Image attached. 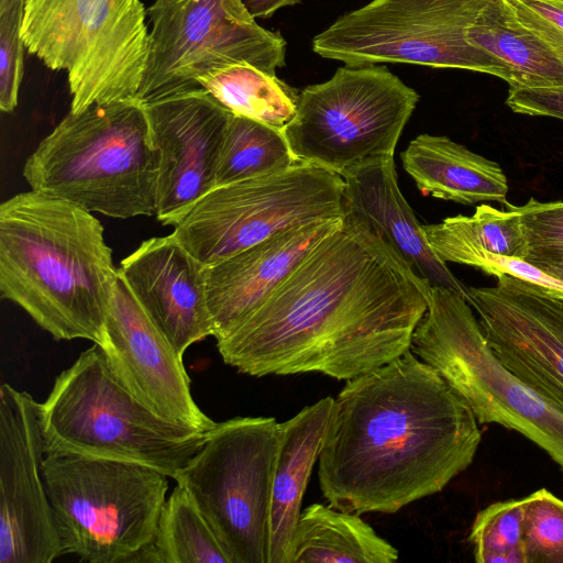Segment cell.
<instances>
[{
    "instance_id": "1",
    "label": "cell",
    "mask_w": 563,
    "mask_h": 563,
    "mask_svg": "<svg viewBox=\"0 0 563 563\" xmlns=\"http://www.w3.org/2000/svg\"><path fill=\"white\" fill-rule=\"evenodd\" d=\"M431 287L344 211L341 225L217 349L250 376L319 373L349 380L410 350Z\"/></svg>"
},
{
    "instance_id": "2",
    "label": "cell",
    "mask_w": 563,
    "mask_h": 563,
    "mask_svg": "<svg viewBox=\"0 0 563 563\" xmlns=\"http://www.w3.org/2000/svg\"><path fill=\"white\" fill-rule=\"evenodd\" d=\"M482 434L466 400L410 350L346 380L319 454L333 508L394 514L441 492L473 462Z\"/></svg>"
},
{
    "instance_id": "3",
    "label": "cell",
    "mask_w": 563,
    "mask_h": 563,
    "mask_svg": "<svg viewBox=\"0 0 563 563\" xmlns=\"http://www.w3.org/2000/svg\"><path fill=\"white\" fill-rule=\"evenodd\" d=\"M98 218L36 190L0 205V292L55 340L103 342L119 278Z\"/></svg>"
},
{
    "instance_id": "4",
    "label": "cell",
    "mask_w": 563,
    "mask_h": 563,
    "mask_svg": "<svg viewBox=\"0 0 563 563\" xmlns=\"http://www.w3.org/2000/svg\"><path fill=\"white\" fill-rule=\"evenodd\" d=\"M22 173L32 190L91 213L155 214L158 156L145 103L130 99L69 111L26 158Z\"/></svg>"
},
{
    "instance_id": "5",
    "label": "cell",
    "mask_w": 563,
    "mask_h": 563,
    "mask_svg": "<svg viewBox=\"0 0 563 563\" xmlns=\"http://www.w3.org/2000/svg\"><path fill=\"white\" fill-rule=\"evenodd\" d=\"M45 454L134 462L173 478L209 432L157 416L134 398L93 343L60 372L38 402Z\"/></svg>"
},
{
    "instance_id": "6",
    "label": "cell",
    "mask_w": 563,
    "mask_h": 563,
    "mask_svg": "<svg viewBox=\"0 0 563 563\" xmlns=\"http://www.w3.org/2000/svg\"><path fill=\"white\" fill-rule=\"evenodd\" d=\"M60 553L131 563L154 541L168 477L134 462L47 453L42 463Z\"/></svg>"
},
{
    "instance_id": "7",
    "label": "cell",
    "mask_w": 563,
    "mask_h": 563,
    "mask_svg": "<svg viewBox=\"0 0 563 563\" xmlns=\"http://www.w3.org/2000/svg\"><path fill=\"white\" fill-rule=\"evenodd\" d=\"M141 0H25L21 37L27 52L65 70L70 112L136 99L148 49Z\"/></svg>"
},
{
    "instance_id": "8",
    "label": "cell",
    "mask_w": 563,
    "mask_h": 563,
    "mask_svg": "<svg viewBox=\"0 0 563 563\" xmlns=\"http://www.w3.org/2000/svg\"><path fill=\"white\" fill-rule=\"evenodd\" d=\"M410 351L466 400L479 423H498L520 432L544 450L563 473V406L500 363L464 296L431 287Z\"/></svg>"
},
{
    "instance_id": "9",
    "label": "cell",
    "mask_w": 563,
    "mask_h": 563,
    "mask_svg": "<svg viewBox=\"0 0 563 563\" xmlns=\"http://www.w3.org/2000/svg\"><path fill=\"white\" fill-rule=\"evenodd\" d=\"M279 422L235 417L217 422L174 477L214 532L231 563H267Z\"/></svg>"
},
{
    "instance_id": "10",
    "label": "cell",
    "mask_w": 563,
    "mask_h": 563,
    "mask_svg": "<svg viewBox=\"0 0 563 563\" xmlns=\"http://www.w3.org/2000/svg\"><path fill=\"white\" fill-rule=\"evenodd\" d=\"M419 95L383 66L340 67L298 95L283 131L295 157L341 176L393 158Z\"/></svg>"
},
{
    "instance_id": "11",
    "label": "cell",
    "mask_w": 563,
    "mask_h": 563,
    "mask_svg": "<svg viewBox=\"0 0 563 563\" xmlns=\"http://www.w3.org/2000/svg\"><path fill=\"white\" fill-rule=\"evenodd\" d=\"M344 216V180L299 162L278 173L219 186L170 233L205 266L283 231Z\"/></svg>"
},
{
    "instance_id": "12",
    "label": "cell",
    "mask_w": 563,
    "mask_h": 563,
    "mask_svg": "<svg viewBox=\"0 0 563 563\" xmlns=\"http://www.w3.org/2000/svg\"><path fill=\"white\" fill-rule=\"evenodd\" d=\"M147 59L136 99L146 103L200 88L199 80L235 64L276 76L286 41L260 26L242 0H155Z\"/></svg>"
},
{
    "instance_id": "13",
    "label": "cell",
    "mask_w": 563,
    "mask_h": 563,
    "mask_svg": "<svg viewBox=\"0 0 563 563\" xmlns=\"http://www.w3.org/2000/svg\"><path fill=\"white\" fill-rule=\"evenodd\" d=\"M487 0H373L312 41L314 53L360 67L406 63L460 68L505 79L503 67L467 40Z\"/></svg>"
},
{
    "instance_id": "14",
    "label": "cell",
    "mask_w": 563,
    "mask_h": 563,
    "mask_svg": "<svg viewBox=\"0 0 563 563\" xmlns=\"http://www.w3.org/2000/svg\"><path fill=\"white\" fill-rule=\"evenodd\" d=\"M38 402L0 386V563H51L62 555L42 463Z\"/></svg>"
},
{
    "instance_id": "15",
    "label": "cell",
    "mask_w": 563,
    "mask_h": 563,
    "mask_svg": "<svg viewBox=\"0 0 563 563\" xmlns=\"http://www.w3.org/2000/svg\"><path fill=\"white\" fill-rule=\"evenodd\" d=\"M466 300L500 363L563 406V299L503 274Z\"/></svg>"
},
{
    "instance_id": "16",
    "label": "cell",
    "mask_w": 563,
    "mask_h": 563,
    "mask_svg": "<svg viewBox=\"0 0 563 563\" xmlns=\"http://www.w3.org/2000/svg\"><path fill=\"white\" fill-rule=\"evenodd\" d=\"M158 156L157 220L175 227L216 187V174L231 112L196 88L145 103Z\"/></svg>"
},
{
    "instance_id": "17",
    "label": "cell",
    "mask_w": 563,
    "mask_h": 563,
    "mask_svg": "<svg viewBox=\"0 0 563 563\" xmlns=\"http://www.w3.org/2000/svg\"><path fill=\"white\" fill-rule=\"evenodd\" d=\"M100 346L121 385L154 413L205 432L214 428L217 422L194 399L183 357L120 275Z\"/></svg>"
},
{
    "instance_id": "18",
    "label": "cell",
    "mask_w": 563,
    "mask_h": 563,
    "mask_svg": "<svg viewBox=\"0 0 563 563\" xmlns=\"http://www.w3.org/2000/svg\"><path fill=\"white\" fill-rule=\"evenodd\" d=\"M118 271L181 357L190 345L213 334L206 266L172 234L143 241Z\"/></svg>"
},
{
    "instance_id": "19",
    "label": "cell",
    "mask_w": 563,
    "mask_h": 563,
    "mask_svg": "<svg viewBox=\"0 0 563 563\" xmlns=\"http://www.w3.org/2000/svg\"><path fill=\"white\" fill-rule=\"evenodd\" d=\"M342 221L343 217L292 228L206 266L212 336L224 338L260 308Z\"/></svg>"
},
{
    "instance_id": "20",
    "label": "cell",
    "mask_w": 563,
    "mask_h": 563,
    "mask_svg": "<svg viewBox=\"0 0 563 563\" xmlns=\"http://www.w3.org/2000/svg\"><path fill=\"white\" fill-rule=\"evenodd\" d=\"M342 178L344 211L365 221L421 280L466 298L467 287L432 251L422 224L402 196L394 157L362 165Z\"/></svg>"
},
{
    "instance_id": "21",
    "label": "cell",
    "mask_w": 563,
    "mask_h": 563,
    "mask_svg": "<svg viewBox=\"0 0 563 563\" xmlns=\"http://www.w3.org/2000/svg\"><path fill=\"white\" fill-rule=\"evenodd\" d=\"M334 398L328 396L279 422L267 563H291L292 534L302 498L324 441Z\"/></svg>"
},
{
    "instance_id": "22",
    "label": "cell",
    "mask_w": 563,
    "mask_h": 563,
    "mask_svg": "<svg viewBox=\"0 0 563 563\" xmlns=\"http://www.w3.org/2000/svg\"><path fill=\"white\" fill-rule=\"evenodd\" d=\"M401 162L423 195L462 205L507 203L508 181L501 167L448 136H416L401 153Z\"/></svg>"
},
{
    "instance_id": "23",
    "label": "cell",
    "mask_w": 563,
    "mask_h": 563,
    "mask_svg": "<svg viewBox=\"0 0 563 563\" xmlns=\"http://www.w3.org/2000/svg\"><path fill=\"white\" fill-rule=\"evenodd\" d=\"M467 40L503 67L510 88L563 87V59L519 23L504 0L486 1Z\"/></svg>"
},
{
    "instance_id": "24",
    "label": "cell",
    "mask_w": 563,
    "mask_h": 563,
    "mask_svg": "<svg viewBox=\"0 0 563 563\" xmlns=\"http://www.w3.org/2000/svg\"><path fill=\"white\" fill-rule=\"evenodd\" d=\"M398 556L358 514L323 504L301 510L291 540V563H394Z\"/></svg>"
},
{
    "instance_id": "25",
    "label": "cell",
    "mask_w": 563,
    "mask_h": 563,
    "mask_svg": "<svg viewBox=\"0 0 563 563\" xmlns=\"http://www.w3.org/2000/svg\"><path fill=\"white\" fill-rule=\"evenodd\" d=\"M428 244L444 263L471 266L482 253H492L515 260H523L527 244L519 214L488 205L476 207L472 216H454L439 223L422 224Z\"/></svg>"
},
{
    "instance_id": "26",
    "label": "cell",
    "mask_w": 563,
    "mask_h": 563,
    "mask_svg": "<svg viewBox=\"0 0 563 563\" xmlns=\"http://www.w3.org/2000/svg\"><path fill=\"white\" fill-rule=\"evenodd\" d=\"M199 87L230 112L284 131L297 112L298 92L263 70L235 64L202 77Z\"/></svg>"
},
{
    "instance_id": "27",
    "label": "cell",
    "mask_w": 563,
    "mask_h": 563,
    "mask_svg": "<svg viewBox=\"0 0 563 563\" xmlns=\"http://www.w3.org/2000/svg\"><path fill=\"white\" fill-rule=\"evenodd\" d=\"M299 162L283 131L231 112L217 167L216 187L283 172Z\"/></svg>"
},
{
    "instance_id": "28",
    "label": "cell",
    "mask_w": 563,
    "mask_h": 563,
    "mask_svg": "<svg viewBox=\"0 0 563 563\" xmlns=\"http://www.w3.org/2000/svg\"><path fill=\"white\" fill-rule=\"evenodd\" d=\"M148 553L150 562L156 563H231L190 495L178 483L164 503Z\"/></svg>"
},
{
    "instance_id": "29",
    "label": "cell",
    "mask_w": 563,
    "mask_h": 563,
    "mask_svg": "<svg viewBox=\"0 0 563 563\" xmlns=\"http://www.w3.org/2000/svg\"><path fill=\"white\" fill-rule=\"evenodd\" d=\"M525 498L489 505L471 527L477 563H527L523 549Z\"/></svg>"
},
{
    "instance_id": "30",
    "label": "cell",
    "mask_w": 563,
    "mask_h": 563,
    "mask_svg": "<svg viewBox=\"0 0 563 563\" xmlns=\"http://www.w3.org/2000/svg\"><path fill=\"white\" fill-rule=\"evenodd\" d=\"M527 563H563V500L545 488L525 497Z\"/></svg>"
},
{
    "instance_id": "31",
    "label": "cell",
    "mask_w": 563,
    "mask_h": 563,
    "mask_svg": "<svg viewBox=\"0 0 563 563\" xmlns=\"http://www.w3.org/2000/svg\"><path fill=\"white\" fill-rule=\"evenodd\" d=\"M24 3L0 12V109L12 112L18 106L25 48L21 37Z\"/></svg>"
},
{
    "instance_id": "32",
    "label": "cell",
    "mask_w": 563,
    "mask_h": 563,
    "mask_svg": "<svg viewBox=\"0 0 563 563\" xmlns=\"http://www.w3.org/2000/svg\"><path fill=\"white\" fill-rule=\"evenodd\" d=\"M505 206L519 214L527 244L526 257L563 252V202H541L530 198L522 206L509 202Z\"/></svg>"
},
{
    "instance_id": "33",
    "label": "cell",
    "mask_w": 563,
    "mask_h": 563,
    "mask_svg": "<svg viewBox=\"0 0 563 563\" xmlns=\"http://www.w3.org/2000/svg\"><path fill=\"white\" fill-rule=\"evenodd\" d=\"M516 20L563 59V0H504Z\"/></svg>"
},
{
    "instance_id": "34",
    "label": "cell",
    "mask_w": 563,
    "mask_h": 563,
    "mask_svg": "<svg viewBox=\"0 0 563 563\" xmlns=\"http://www.w3.org/2000/svg\"><path fill=\"white\" fill-rule=\"evenodd\" d=\"M471 266L482 269L486 274L498 277L510 275L538 285L547 292L563 299V282L545 274L539 268L522 260H515L492 253H482L476 256Z\"/></svg>"
},
{
    "instance_id": "35",
    "label": "cell",
    "mask_w": 563,
    "mask_h": 563,
    "mask_svg": "<svg viewBox=\"0 0 563 563\" xmlns=\"http://www.w3.org/2000/svg\"><path fill=\"white\" fill-rule=\"evenodd\" d=\"M506 104L516 113L563 120V87L510 88Z\"/></svg>"
},
{
    "instance_id": "36",
    "label": "cell",
    "mask_w": 563,
    "mask_h": 563,
    "mask_svg": "<svg viewBox=\"0 0 563 563\" xmlns=\"http://www.w3.org/2000/svg\"><path fill=\"white\" fill-rule=\"evenodd\" d=\"M522 261L563 282V252L529 255Z\"/></svg>"
},
{
    "instance_id": "37",
    "label": "cell",
    "mask_w": 563,
    "mask_h": 563,
    "mask_svg": "<svg viewBox=\"0 0 563 563\" xmlns=\"http://www.w3.org/2000/svg\"><path fill=\"white\" fill-rule=\"evenodd\" d=\"M250 14L255 18H268L276 10L294 5L301 0H242Z\"/></svg>"
},
{
    "instance_id": "38",
    "label": "cell",
    "mask_w": 563,
    "mask_h": 563,
    "mask_svg": "<svg viewBox=\"0 0 563 563\" xmlns=\"http://www.w3.org/2000/svg\"><path fill=\"white\" fill-rule=\"evenodd\" d=\"M18 3H25V0H0V12L7 11Z\"/></svg>"
}]
</instances>
